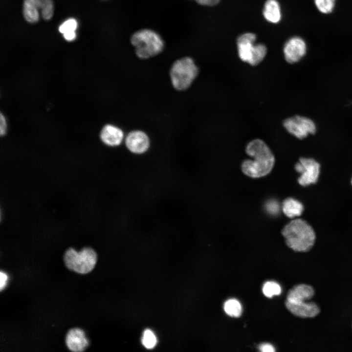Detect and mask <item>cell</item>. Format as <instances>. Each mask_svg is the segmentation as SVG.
Listing matches in <instances>:
<instances>
[{
	"label": "cell",
	"mask_w": 352,
	"mask_h": 352,
	"mask_svg": "<svg viewBox=\"0 0 352 352\" xmlns=\"http://www.w3.org/2000/svg\"><path fill=\"white\" fill-rule=\"evenodd\" d=\"M100 137L102 142L110 147L120 146L125 140V134L122 129L112 124L103 127L100 132Z\"/></svg>",
	"instance_id": "obj_12"
},
{
	"label": "cell",
	"mask_w": 352,
	"mask_h": 352,
	"mask_svg": "<svg viewBox=\"0 0 352 352\" xmlns=\"http://www.w3.org/2000/svg\"><path fill=\"white\" fill-rule=\"evenodd\" d=\"M286 307L293 315L301 318L314 317L320 312L318 306L311 302L292 303L286 301Z\"/></svg>",
	"instance_id": "obj_13"
},
{
	"label": "cell",
	"mask_w": 352,
	"mask_h": 352,
	"mask_svg": "<svg viewBox=\"0 0 352 352\" xmlns=\"http://www.w3.org/2000/svg\"><path fill=\"white\" fill-rule=\"evenodd\" d=\"M77 27V21L74 19H69L65 21L59 27L60 32L63 34L75 32Z\"/></svg>",
	"instance_id": "obj_22"
},
{
	"label": "cell",
	"mask_w": 352,
	"mask_h": 352,
	"mask_svg": "<svg viewBox=\"0 0 352 352\" xmlns=\"http://www.w3.org/2000/svg\"><path fill=\"white\" fill-rule=\"evenodd\" d=\"M199 4L205 6H213L217 4L220 0H195Z\"/></svg>",
	"instance_id": "obj_27"
},
{
	"label": "cell",
	"mask_w": 352,
	"mask_h": 352,
	"mask_svg": "<svg viewBox=\"0 0 352 352\" xmlns=\"http://www.w3.org/2000/svg\"><path fill=\"white\" fill-rule=\"evenodd\" d=\"M282 291L280 286L275 282L267 281L263 286V292L268 298H271L275 295H279Z\"/></svg>",
	"instance_id": "obj_19"
},
{
	"label": "cell",
	"mask_w": 352,
	"mask_h": 352,
	"mask_svg": "<svg viewBox=\"0 0 352 352\" xmlns=\"http://www.w3.org/2000/svg\"><path fill=\"white\" fill-rule=\"evenodd\" d=\"M246 153L252 159H246L242 164V172L252 178H259L268 175L275 163V157L267 145L262 139L250 141L245 148Z\"/></svg>",
	"instance_id": "obj_1"
},
{
	"label": "cell",
	"mask_w": 352,
	"mask_h": 352,
	"mask_svg": "<svg viewBox=\"0 0 352 352\" xmlns=\"http://www.w3.org/2000/svg\"><path fill=\"white\" fill-rule=\"evenodd\" d=\"M314 294V290L311 286L300 284L289 291L286 301L292 303L308 301Z\"/></svg>",
	"instance_id": "obj_14"
},
{
	"label": "cell",
	"mask_w": 352,
	"mask_h": 352,
	"mask_svg": "<svg viewBox=\"0 0 352 352\" xmlns=\"http://www.w3.org/2000/svg\"><path fill=\"white\" fill-rule=\"evenodd\" d=\"M223 308L225 313L231 317H238L242 314L241 304L235 299L227 300L224 304Z\"/></svg>",
	"instance_id": "obj_18"
},
{
	"label": "cell",
	"mask_w": 352,
	"mask_h": 352,
	"mask_svg": "<svg viewBox=\"0 0 352 352\" xmlns=\"http://www.w3.org/2000/svg\"><path fill=\"white\" fill-rule=\"evenodd\" d=\"M198 73V67L192 58L184 57L177 59L170 69L172 85L178 91L187 90L191 86Z\"/></svg>",
	"instance_id": "obj_4"
},
{
	"label": "cell",
	"mask_w": 352,
	"mask_h": 352,
	"mask_svg": "<svg viewBox=\"0 0 352 352\" xmlns=\"http://www.w3.org/2000/svg\"><path fill=\"white\" fill-rule=\"evenodd\" d=\"M66 343L67 348L73 352H82L89 345V341L84 331L80 328L70 329L66 333Z\"/></svg>",
	"instance_id": "obj_11"
},
{
	"label": "cell",
	"mask_w": 352,
	"mask_h": 352,
	"mask_svg": "<svg viewBox=\"0 0 352 352\" xmlns=\"http://www.w3.org/2000/svg\"><path fill=\"white\" fill-rule=\"evenodd\" d=\"M283 126L290 134L302 139L308 134L315 133L316 127L314 122L308 118L295 115L286 119Z\"/></svg>",
	"instance_id": "obj_7"
},
{
	"label": "cell",
	"mask_w": 352,
	"mask_h": 352,
	"mask_svg": "<svg viewBox=\"0 0 352 352\" xmlns=\"http://www.w3.org/2000/svg\"><path fill=\"white\" fill-rule=\"evenodd\" d=\"M7 129L6 121L4 115L1 113L0 115V134L2 136L6 133Z\"/></svg>",
	"instance_id": "obj_24"
},
{
	"label": "cell",
	"mask_w": 352,
	"mask_h": 352,
	"mask_svg": "<svg viewBox=\"0 0 352 352\" xmlns=\"http://www.w3.org/2000/svg\"><path fill=\"white\" fill-rule=\"evenodd\" d=\"M64 38L67 41H72L76 38L75 32H70L63 34Z\"/></svg>",
	"instance_id": "obj_28"
},
{
	"label": "cell",
	"mask_w": 352,
	"mask_h": 352,
	"mask_svg": "<svg viewBox=\"0 0 352 352\" xmlns=\"http://www.w3.org/2000/svg\"><path fill=\"white\" fill-rule=\"evenodd\" d=\"M283 212L286 216L293 218L300 216L304 206L301 202L293 198H288L285 199L282 204Z\"/></svg>",
	"instance_id": "obj_17"
},
{
	"label": "cell",
	"mask_w": 352,
	"mask_h": 352,
	"mask_svg": "<svg viewBox=\"0 0 352 352\" xmlns=\"http://www.w3.org/2000/svg\"><path fill=\"white\" fill-rule=\"evenodd\" d=\"M260 351L263 352H273L275 351L274 347L267 343L262 344L259 347Z\"/></svg>",
	"instance_id": "obj_26"
},
{
	"label": "cell",
	"mask_w": 352,
	"mask_h": 352,
	"mask_svg": "<svg viewBox=\"0 0 352 352\" xmlns=\"http://www.w3.org/2000/svg\"><path fill=\"white\" fill-rule=\"evenodd\" d=\"M142 343L147 349H151L155 347L157 343V339L151 330L146 329L144 331Z\"/></svg>",
	"instance_id": "obj_21"
},
{
	"label": "cell",
	"mask_w": 352,
	"mask_h": 352,
	"mask_svg": "<svg viewBox=\"0 0 352 352\" xmlns=\"http://www.w3.org/2000/svg\"><path fill=\"white\" fill-rule=\"evenodd\" d=\"M287 245L297 252L309 251L314 245L315 234L312 227L305 220H292L282 230Z\"/></svg>",
	"instance_id": "obj_2"
},
{
	"label": "cell",
	"mask_w": 352,
	"mask_h": 352,
	"mask_svg": "<svg viewBox=\"0 0 352 352\" xmlns=\"http://www.w3.org/2000/svg\"><path fill=\"white\" fill-rule=\"evenodd\" d=\"M32 5L44 20H49L53 16L54 6L52 0H23Z\"/></svg>",
	"instance_id": "obj_15"
},
{
	"label": "cell",
	"mask_w": 352,
	"mask_h": 352,
	"mask_svg": "<svg viewBox=\"0 0 352 352\" xmlns=\"http://www.w3.org/2000/svg\"><path fill=\"white\" fill-rule=\"evenodd\" d=\"M265 19L272 23H277L281 20V13L279 3L276 0H267L263 10Z\"/></svg>",
	"instance_id": "obj_16"
},
{
	"label": "cell",
	"mask_w": 352,
	"mask_h": 352,
	"mask_svg": "<svg viewBox=\"0 0 352 352\" xmlns=\"http://www.w3.org/2000/svg\"><path fill=\"white\" fill-rule=\"evenodd\" d=\"M283 51L285 58L288 63L291 64L297 63L306 53V43L299 37H292L285 43Z\"/></svg>",
	"instance_id": "obj_10"
},
{
	"label": "cell",
	"mask_w": 352,
	"mask_h": 352,
	"mask_svg": "<svg viewBox=\"0 0 352 352\" xmlns=\"http://www.w3.org/2000/svg\"></svg>",
	"instance_id": "obj_29"
},
{
	"label": "cell",
	"mask_w": 352,
	"mask_h": 352,
	"mask_svg": "<svg viewBox=\"0 0 352 352\" xmlns=\"http://www.w3.org/2000/svg\"><path fill=\"white\" fill-rule=\"evenodd\" d=\"M97 261L96 252L89 246L84 247L79 251L69 247L64 254V261L66 267L79 274H85L91 271Z\"/></svg>",
	"instance_id": "obj_5"
},
{
	"label": "cell",
	"mask_w": 352,
	"mask_h": 352,
	"mask_svg": "<svg viewBox=\"0 0 352 352\" xmlns=\"http://www.w3.org/2000/svg\"><path fill=\"white\" fill-rule=\"evenodd\" d=\"M266 210L272 215L277 214L279 211V205L275 200H269L266 204Z\"/></svg>",
	"instance_id": "obj_23"
},
{
	"label": "cell",
	"mask_w": 352,
	"mask_h": 352,
	"mask_svg": "<svg viewBox=\"0 0 352 352\" xmlns=\"http://www.w3.org/2000/svg\"><path fill=\"white\" fill-rule=\"evenodd\" d=\"M125 144L127 150L135 155L146 153L151 146L148 135L144 131L135 130L129 132L125 136Z\"/></svg>",
	"instance_id": "obj_9"
},
{
	"label": "cell",
	"mask_w": 352,
	"mask_h": 352,
	"mask_svg": "<svg viewBox=\"0 0 352 352\" xmlns=\"http://www.w3.org/2000/svg\"><path fill=\"white\" fill-rule=\"evenodd\" d=\"M131 43L136 56L141 59H149L160 53L164 47V41L155 31L142 29L134 32L131 37Z\"/></svg>",
	"instance_id": "obj_3"
},
{
	"label": "cell",
	"mask_w": 352,
	"mask_h": 352,
	"mask_svg": "<svg viewBox=\"0 0 352 352\" xmlns=\"http://www.w3.org/2000/svg\"><path fill=\"white\" fill-rule=\"evenodd\" d=\"M336 0H314V4L319 12L328 14L334 8Z\"/></svg>",
	"instance_id": "obj_20"
},
{
	"label": "cell",
	"mask_w": 352,
	"mask_h": 352,
	"mask_svg": "<svg viewBox=\"0 0 352 352\" xmlns=\"http://www.w3.org/2000/svg\"><path fill=\"white\" fill-rule=\"evenodd\" d=\"M8 275L4 272H0V289L2 291L6 286Z\"/></svg>",
	"instance_id": "obj_25"
},
{
	"label": "cell",
	"mask_w": 352,
	"mask_h": 352,
	"mask_svg": "<svg viewBox=\"0 0 352 352\" xmlns=\"http://www.w3.org/2000/svg\"><path fill=\"white\" fill-rule=\"evenodd\" d=\"M256 35L251 33L243 34L237 39L240 58L243 62L254 66L260 63L266 54V47L262 44H255Z\"/></svg>",
	"instance_id": "obj_6"
},
{
	"label": "cell",
	"mask_w": 352,
	"mask_h": 352,
	"mask_svg": "<svg viewBox=\"0 0 352 352\" xmlns=\"http://www.w3.org/2000/svg\"><path fill=\"white\" fill-rule=\"evenodd\" d=\"M295 169L301 174L298 179V183L303 186L315 183L320 174V166L318 162L312 158H301Z\"/></svg>",
	"instance_id": "obj_8"
}]
</instances>
